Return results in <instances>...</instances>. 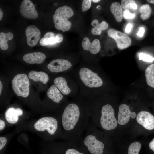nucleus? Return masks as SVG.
<instances>
[{"label":"nucleus","instance_id":"obj_1","mask_svg":"<svg viewBox=\"0 0 154 154\" xmlns=\"http://www.w3.org/2000/svg\"><path fill=\"white\" fill-rule=\"evenodd\" d=\"M58 119L63 139L73 146L79 144L90 119L86 99L79 98L67 102Z\"/></svg>","mask_w":154,"mask_h":154},{"label":"nucleus","instance_id":"obj_2","mask_svg":"<svg viewBox=\"0 0 154 154\" xmlns=\"http://www.w3.org/2000/svg\"><path fill=\"white\" fill-rule=\"evenodd\" d=\"M89 110L90 119L97 127H99L104 130L110 131L117 127V121L115 117L114 110L110 104L102 106L99 112Z\"/></svg>","mask_w":154,"mask_h":154},{"label":"nucleus","instance_id":"obj_3","mask_svg":"<svg viewBox=\"0 0 154 154\" xmlns=\"http://www.w3.org/2000/svg\"><path fill=\"white\" fill-rule=\"evenodd\" d=\"M97 127L91 119L79 144L91 154H102L105 145L100 140Z\"/></svg>","mask_w":154,"mask_h":154},{"label":"nucleus","instance_id":"obj_4","mask_svg":"<svg viewBox=\"0 0 154 154\" xmlns=\"http://www.w3.org/2000/svg\"><path fill=\"white\" fill-rule=\"evenodd\" d=\"M78 74L81 88L85 91L93 93L94 89L100 87L103 84V81L98 73L90 68H81L78 71Z\"/></svg>","mask_w":154,"mask_h":154},{"label":"nucleus","instance_id":"obj_5","mask_svg":"<svg viewBox=\"0 0 154 154\" xmlns=\"http://www.w3.org/2000/svg\"><path fill=\"white\" fill-rule=\"evenodd\" d=\"M60 121L57 118L52 116L42 117L35 123L34 129L37 131L43 132L46 131L52 137L60 135L62 136V130L61 129Z\"/></svg>","mask_w":154,"mask_h":154},{"label":"nucleus","instance_id":"obj_6","mask_svg":"<svg viewBox=\"0 0 154 154\" xmlns=\"http://www.w3.org/2000/svg\"><path fill=\"white\" fill-rule=\"evenodd\" d=\"M74 13L70 7L64 5L58 8L53 15V20L55 28L64 32L71 28L72 23L68 19L72 17Z\"/></svg>","mask_w":154,"mask_h":154},{"label":"nucleus","instance_id":"obj_7","mask_svg":"<svg viewBox=\"0 0 154 154\" xmlns=\"http://www.w3.org/2000/svg\"><path fill=\"white\" fill-rule=\"evenodd\" d=\"M12 85L13 89L17 96L26 98L29 95L30 82L26 74L16 75L12 81Z\"/></svg>","mask_w":154,"mask_h":154},{"label":"nucleus","instance_id":"obj_8","mask_svg":"<svg viewBox=\"0 0 154 154\" xmlns=\"http://www.w3.org/2000/svg\"><path fill=\"white\" fill-rule=\"evenodd\" d=\"M109 36L116 41L118 48L120 49H123L129 47L131 44V40L127 34L119 31L112 28L108 31Z\"/></svg>","mask_w":154,"mask_h":154},{"label":"nucleus","instance_id":"obj_9","mask_svg":"<svg viewBox=\"0 0 154 154\" xmlns=\"http://www.w3.org/2000/svg\"><path fill=\"white\" fill-rule=\"evenodd\" d=\"M72 66V64L68 60L57 59L52 61L47 67L51 72L58 73L70 70Z\"/></svg>","mask_w":154,"mask_h":154},{"label":"nucleus","instance_id":"obj_10","mask_svg":"<svg viewBox=\"0 0 154 154\" xmlns=\"http://www.w3.org/2000/svg\"><path fill=\"white\" fill-rule=\"evenodd\" d=\"M136 120L137 122L148 130L154 129V116L149 112L142 111L137 114Z\"/></svg>","mask_w":154,"mask_h":154},{"label":"nucleus","instance_id":"obj_11","mask_svg":"<svg viewBox=\"0 0 154 154\" xmlns=\"http://www.w3.org/2000/svg\"><path fill=\"white\" fill-rule=\"evenodd\" d=\"M20 12L24 17L28 19H34L38 16V14L34 5L29 0H24L20 7Z\"/></svg>","mask_w":154,"mask_h":154},{"label":"nucleus","instance_id":"obj_12","mask_svg":"<svg viewBox=\"0 0 154 154\" xmlns=\"http://www.w3.org/2000/svg\"><path fill=\"white\" fill-rule=\"evenodd\" d=\"M129 106L125 104L120 105L119 109L117 123L121 125H124L129 121L131 117L135 118L136 116V113L131 112L129 108Z\"/></svg>","mask_w":154,"mask_h":154},{"label":"nucleus","instance_id":"obj_13","mask_svg":"<svg viewBox=\"0 0 154 154\" xmlns=\"http://www.w3.org/2000/svg\"><path fill=\"white\" fill-rule=\"evenodd\" d=\"M25 33L28 45L31 47L35 46L40 37L41 32L39 29L35 26L30 25L26 28Z\"/></svg>","mask_w":154,"mask_h":154},{"label":"nucleus","instance_id":"obj_14","mask_svg":"<svg viewBox=\"0 0 154 154\" xmlns=\"http://www.w3.org/2000/svg\"><path fill=\"white\" fill-rule=\"evenodd\" d=\"M54 83L62 94L70 96L72 95L74 88L72 86L69 85L68 81L65 78L57 77L54 80Z\"/></svg>","mask_w":154,"mask_h":154},{"label":"nucleus","instance_id":"obj_15","mask_svg":"<svg viewBox=\"0 0 154 154\" xmlns=\"http://www.w3.org/2000/svg\"><path fill=\"white\" fill-rule=\"evenodd\" d=\"M82 46L84 50L88 51L92 54H97L101 49L100 42L98 39H94L91 43L88 37H85L82 40Z\"/></svg>","mask_w":154,"mask_h":154},{"label":"nucleus","instance_id":"obj_16","mask_svg":"<svg viewBox=\"0 0 154 154\" xmlns=\"http://www.w3.org/2000/svg\"><path fill=\"white\" fill-rule=\"evenodd\" d=\"M46 56L41 52H34L25 54L23 57V60L29 64H40L45 60Z\"/></svg>","mask_w":154,"mask_h":154},{"label":"nucleus","instance_id":"obj_17","mask_svg":"<svg viewBox=\"0 0 154 154\" xmlns=\"http://www.w3.org/2000/svg\"><path fill=\"white\" fill-rule=\"evenodd\" d=\"M23 114L22 110L19 108L15 109L12 107L10 108L5 112V119L9 123L15 124L18 121L19 117L21 116Z\"/></svg>","mask_w":154,"mask_h":154},{"label":"nucleus","instance_id":"obj_18","mask_svg":"<svg viewBox=\"0 0 154 154\" xmlns=\"http://www.w3.org/2000/svg\"><path fill=\"white\" fill-rule=\"evenodd\" d=\"M47 95L52 101L57 104L60 103L64 98L62 94L54 84L52 85L48 88Z\"/></svg>","mask_w":154,"mask_h":154},{"label":"nucleus","instance_id":"obj_19","mask_svg":"<svg viewBox=\"0 0 154 154\" xmlns=\"http://www.w3.org/2000/svg\"><path fill=\"white\" fill-rule=\"evenodd\" d=\"M29 78L35 82L40 81L44 84H46L49 80L48 75L45 72L33 70L29 72Z\"/></svg>","mask_w":154,"mask_h":154},{"label":"nucleus","instance_id":"obj_20","mask_svg":"<svg viewBox=\"0 0 154 154\" xmlns=\"http://www.w3.org/2000/svg\"><path fill=\"white\" fill-rule=\"evenodd\" d=\"M110 10L116 21L121 22L123 17V10L120 4L117 2H113L111 5Z\"/></svg>","mask_w":154,"mask_h":154},{"label":"nucleus","instance_id":"obj_21","mask_svg":"<svg viewBox=\"0 0 154 154\" xmlns=\"http://www.w3.org/2000/svg\"><path fill=\"white\" fill-rule=\"evenodd\" d=\"M13 37V35L11 32L5 33L3 32L0 33V47L2 50H6L8 48L7 42L11 40Z\"/></svg>","mask_w":154,"mask_h":154},{"label":"nucleus","instance_id":"obj_22","mask_svg":"<svg viewBox=\"0 0 154 154\" xmlns=\"http://www.w3.org/2000/svg\"><path fill=\"white\" fill-rule=\"evenodd\" d=\"M145 76L147 84L154 88V64L150 65L146 69Z\"/></svg>","mask_w":154,"mask_h":154},{"label":"nucleus","instance_id":"obj_23","mask_svg":"<svg viewBox=\"0 0 154 154\" xmlns=\"http://www.w3.org/2000/svg\"><path fill=\"white\" fill-rule=\"evenodd\" d=\"M151 11V8L148 4H146L141 5L139 8L141 18L143 20L147 19L150 16Z\"/></svg>","mask_w":154,"mask_h":154},{"label":"nucleus","instance_id":"obj_24","mask_svg":"<svg viewBox=\"0 0 154 154\" xmlns=\"http://www.w3.org/2000/svg\"><path fill=\"white\" fill-rule=\"evenodd\" d=\"M121 5L124 10L131 9L135 10L137 8V5L135 1L133 0H122Z\"/></svg>","mask_w":154,"mask_h":154},{"label":"nucleus","instance_id":"obj_25","mask_svg":"<svg viewBox=\"0 0 154 154\" xmlns=\"http://www.w3.org/2000/svg\"><path fill=\"white\" fill-rule=\"evenodd\" d=\"M93 28L101 32L102 30L107 29L108 27V24L105 21H103L99 23L98 20L96 19L93 20L91 23Z\"/></svg>","mask_w":154,"mask_h":154},{"label":"nucleus","instance_id":"obj_26","mask_svg":"<svg viewBox=\"0 0 154 154\" xmlns=\"http://www.w3.org/2000/svg\"><path fill=\"white\" fill-rule=\"evenodd\" d=\"M141 147V143L135 141L131 143L129 146L128 154H139Z\"/></svg>","mask_w":154,"mask_h":154},{"label":"nucleus","instance_id":"obj_27","mask_svg":"<svg viewBox=\"0 0 154 154\" xmlns=\"http://www.w3.org/2000/svg\"><path fill=\"white\" fill-rule=\"evenodd\" d=\"M139 59L149 62H152L154 61V58L153 57L143 53H140L139 54Z\"/></svg>","mask_w":154,"mask_h":154},{"label":"nucleus","instance_id":"obj_28","mask_svg":"<svg viewBox=\"0 0 154 154\" xmlns=\"http://www.w3.org/2000/svg\"><path fill=\"white\" fill-rule=\"evenodd\" d=\"M91 0H83L82 4V12H84L88 10L91 7Z\"/></svg>","mask_w":154,"mask_h":154},{"label":"nucleus","instance_id":"obj_29","mask_svg":"<svg viewBox=\"0 0 154 154\" xmlns=\"http://www.w3.org/2000/svg\"><path fill=\"white\" fill-rule=\"evenodd\" d=\"M64 154H84L73 148H68L65 150Z\"/></svg>","mask_w":154,"mask_h":154},{"label":"nucleus","instance_id":"obj_30","mask_svg":"<svg viewBox=\"0 0 154 154\" xmlns=\"http://www.w3.org/2000/svg\"><path fill=\"white\" fill-rule=\"evenodd\" d=\"M135 13H131L129 9H125L123 11V16L126 19H132L134 17Z\"/></svg>","mask_w":154,"mask_h":154},{"label":"nucleus","instance_id":"obj_31","mask_svg":"<svg viewBox=\"0 0 154 154\" xmlns=\"http://www.w3.org/2000/svg\"><path fill=\"white\" fill-rule=\"evenodd\" d=\"M7 139L3 137H0V151H1L4 149L7 143Z\"/></svg>","mask_w":154,"mask_h":154},{"label":"nucleus","instance_id":"obj_32","mask_svg":"<svg viewBox=\"0 0 154 154\" xmlns=\"http://www.w3.org/2000/svg\"><path fill=\"white\" fill-rule=\"evenodd\" d=\"M45 39L46 40L48 45H52L57 43L55 36Z\"/></svg>","mask_w":154,"mask_h":154},{"label":"nucleus","instance_id":"obj_33","mask_svg":"<svg viewBox=\"0 0 154 154\" xmlns=\"http://www.w3.org/2000/svg\"><path fill=\"white\" fill-rule=\"evenodd\" d=\"M55 38L57 43L61 42L63 39V35L60 33H58L55 35Z\"/></svg>","mask_w":154,"mask_h":154},{"label":"nucleus","instance_id":"obj_34","mask_svg":"<svg viewBox=\"0 0 154 154\" xmlns=\"http://www.w3.org/2000/svg\"><path fill=\"white\" fill-rule=\"evenodd\" d=\"M54 34L52 32H48L46 33L43 37V38L45 39H47L52 37L55 36Z\"/></svg>","mask_w":154,"mask_h":154},{"label":"nucleus","instance_id":"obj_35","mask_svg":"<svg viewBox=\"0 0 154 154\" xmlns=\"http://www.w3.org/2000/svg\"><path fill=\"white\" fill-rule=\"evenodd\" d=\"M133 27V25L132 24L129 23L128 24L125 29V31L127 33L130 32L131 30Z\"/></svg>","mask_w":154,"mask_h":154},{"label":"nucleus","instance_id":"obj_36","mask_svg":"<svg viewBox=\"0 0 154 154\" xmlns=\"http://www.w3.org/2000/svg\"><path fill=\"white\" fill-rule=\"evenodd\" d=\"M145 32L144 29L142 27H140L139 30L137 33L138 36L141 37L143 36Z\"/></svg>","mask_w":154,"mask_h":154},{"label":"nucleus","instance_id":"obj_37","mask_svg":"<svg viewBox=\"0 0 154 154\" xmlns=\"http://www.w3.org/2000/svg\"><path fill=\"white\" fill-rule=\"evenodd\" d=\"M40 43L41 45L43 46L48 45L46 40L44 38H42L40 39Z\"/></svg>","mask_w":154,"mask_h":154},{"label":"nucleus","instance_id":"obj_38","mask_svg":"<svg viewBox=\"0 0 154 154\" xmlns=\"http://www.w3.org/2000/svg\"><path fill=\"white\" fill-rule=\"evenodd\" d=\"M5 122L3 120H0V130H2L5 127Z\"/></svg>","mask_w":154,"mask_h":154},{"label":"nucleus","instance_id":"obj_39","mask_svg":"<svg viewBox=\"0 0 154 154\" xmlns=\"http://www.w3.org/2000/svg\"><path fill=\"white\" fill-rule=\"evenodd\" d=\"M149 148L154 151V138L149 144Z\"/></svg>","mask_w":154,"mask_h":154},{"label":"nucleus","instance_id":"obj_40","mask_svg":"<svg viewBox=\"0 0 154 154\" xmlns=\"http://www.w3.org/2000/svg\"><path fill=\"white\" fill-rule=\"evenodd\" d=\"M3 12L1 9H0V20H1L3 16Z\"/></svg>","mask_w":154,"mask_h":154},{"label":"nucleus","instance_id":"obj_41","mask_svg":"<svg viewBox=\"0 0 154 154\" xmlns=\"http://www.w3.org/2000/svg\"><path fill=\"white\" fill-rule=\"evenodd\" d=\"M3 88V85L1 82V81H0V95L1 94L2 89Z\"/></svg>","mask_w":154,"mask_h":154},{"label":"nucleus","instance_id":"obj_42","mask_svg":"<svg viewBox=\"0 0 154 154\" xmlns=\"http://www.w3.org/2000/svg\"><path fill=\"white\" fill-rule=\"evenodd\" d=\"M147 1L150 3L154 4V0H147Z\"/></svg>","mask_w":154,"mask_h":154},{"label":"nucleus","instance_id":"obj_43","mask_svg":"<svg viewBox=\"0 0 154 154\" xmlns=\"http://www.w3.org/2000/svg\"><path fill=\"white\" fill-rule=\"evenodd\" d=\"M100 1V0H92V1L93 2H94V3H97V2H99Z\"/></svg>","mask_w":154,"mask_h":154},{"label":"nucleus","instance_id":"obj_44","mask_svg":"<svg viewBox=\"0 0 154 154\" xmlns=\"http://www.w3.org/2000/svg\"><path fill=\"white\" fill-rule=\"evenodd\" d=\"M34 6H35L36 5L35 4L34 5Z\"/></svg>","mask_w":154,"mask_h":154}]
</instances>
